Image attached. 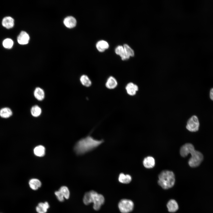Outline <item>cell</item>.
I'll list each match as a JSON object with an SVG mask.
<instances>
[{"mask_svg": "<svg viewBox=\"0 0 213 213\" xmlns=\"http://www.w3.org/2000/svg\"><path fill=\"white\" fill-rule=\"evenodd\" d=\"M103 142L102 140H96L89 135L76 143L74 147V151L78 155L83 154L95 149Z\"/></svg>", "mask_w": 213, "mask_h": 213, "instance_id": "6da1fadb", "label": "cell"}, {"mask_svg": "<svg viewBox=\"0 0 213 213\" xmlns=\"http://www.w3.org/2000/svg\"><path fill=\"white\" fill-rule=\"evenodd\" d=\"M35 97L38 101L43 100L45 97V93L43 90L40 87L36 88L34 92Z\"/></svg>", "mask_w": 213, "mask_h": 213, "instance_id": "e0dca14e", "label": "cell"}, {"mask_svg": "<svg viewBox=\"0 0 213 213\" xmlns=\"http://www.w3.org/2000/svg\"><path fill=\"white\" fill-rule=\"evenodd\" d=\"M104 201V199L103 196L93 191L86 193L83 198V203L86 205L93 203V208L96 210L99 209Z\"/></svg>", "mask_w": 213, "mask_h": 213, "instance_id": "7a4b0ae2", "label": "cell"}, {"mask_svg": "<svg viewBox=\"0 0 213 213\" xmlns=\"http://www.w3.org/2000/svg\"><path fill=\"white\" fill-rule=\"evenodd\" d=\"M63 22L66 27L71 28L75 26L77 22L74 17L70 16L64 18Z\"/></svg>", "mask_w": 213, "mask_h": 213, "instance_id": "30bf717a", "label": "cell"}, {"mask_svg": "<svg viewBox=\"0 0 213 213\" xmlns=\"http://www.w3.org/2000/svg\"><path fill=\"white\" fill-rule=\"evenodd\" d=\"M30 112L31 114L33 116L37 117L41 115L42 110L41 108L39 106L35 105L32 107Z\"/></svg>", "mask_w": 213, "mask_h": 213, "instance_id": "cb8c5ba5", "label": "cell"}, {"mask_svg": "<svg viewBox=\"0 0 213 213\" xmlns=\"http://www.w3.org/2000/svg\"><path fill=\"white\" fill-rule=\"evenodd\" d=\"M195 149L192 144L191 143H186L183 145L180 149V154L183 157H185L188 155L193 152Z\"/></svg>", "mask_w": 213, "mask_h": 213, "instance_id": "52a82bcc", "label": "cell"}, {"mask_svg": "<svg viewBox=\"0 0 213 213\" xmlns=\"http://www.w3.org/2000/svg\"><path fill=\"white\" fill-rule=\"evenodd\" d=\"M59 191H60L63 195L64 198L68 199L70 197V193L68 188L66 186H62L60 188Z\"/></svg>", "mask_w": 213, "mask_h": 213, "instance_id": "d4e9b609", "label": "cell"}, {"mask_svg": "<svg viewBox=\"0 0 213 213\" xmlns=\"http://www.w3.org/2000/svg\"><path fill=\"white\" fill-rule=\"evenodd\" d=\"M29 186L30 188L34 190H36L41 187V183L38 179L33 178L30 179L29 182Z\"/></svg>", "mask_w": 213, "mask_h": 213, "instance_id": "ac0fdd59", "label": "cell"}, {"mask_svg": "<svg viewBox=\"0 0 213 213\" xmlns=\"http://www.w3.org/2000/svg\"><path fill=\"white\" fill-rule=\"evenodd\" d=\"M209 97L210 99L213 101V88H212L210 90Z\"/></svg>", "mask_w": 213, "mask_h": 213, "instance_id": "f1b7e54d", "label": "cell"}, {"mask_svg": "<svg viewBox=\"0 0 213 213\" xmlns=\"http://www.w3.org/2000/svg\"><path fill=\"white\" fill-rule=\"evenodd\" d=\"M123 47L126 53L130 57L134 56V51L128 45L125 44Z\"/></svg>", "mask_w": 213, "mask_h": 213, "instance_id": "4316f807", "label": "cell"}, {"mask_svg": "<svg viewBox=\"0 0 213 213\" xmlns=\"http://www.w3.org/2000/svg\"><path fill=\"white\" fill-rule=\"evenodd\" d=\"M115 52L117 54L120 56L123 60L128 59L130 57L126 53L123 47L121 46H119L116 47Z\"/></svg>", "mask_w": 213, "mask_h": 213, "instance_id": "8fae6325", "label": "cell"}, {"mask_svg": "<svg viewBox=\"0 0 213 213\" xmlns=\"http://www.w3.org/2000/svg\"><path fill=\"white\" fill-rule=\"evenodd\" d=\"M30 37L28 34L24 31H21L17 37L18 43L20 44L25 45L28 43Z\"/></svg>", "mask_w": 213, "mask_h": 213, "instance_id": "9c48e42d", "label": "cell"}, {"mask_svg": "<svg viewBox=\"0 0 213 213\" xmlns=\"http://www.w3.org/2000/svg\"><path fill=\"white\" fill-rule=\"evenodd\" d=\"M55 194L59 201L62 202L64 201V197L60 191L59 190L58 191H56L55 192Z\"/></svg>", "mask_w": 213, "mask_h": 213, "instance_id": "83f0119b", "label": "cell"}, {"mask_svg": "<svg viewBox=\"0 0 213 213\" xmlns=\"http://www.w3.org/2000/svg\"><path fill=\"white\" fill-rule=\"evenodd\" d=\"M2 24L4 27L7 29H10L14 26V19L10 17H6L3 19Z\"/></svg>", "mask_w": 213, "mask_h": 213, "instance_id": "4fadbf2b", "label": "cell"}, {"mask_svg": "<svg viewBox=\"0 0 213 213\" xmlns=\"http://www.w3.org/2000/svg\"><path fill=\"white\" fill-rule=\"evenodd\" d=\"M12 114V110L9 108H4L0 110V116L2 118H8L11 116Z\"/></svg>", "mask_w": 213, "mask_h": 213, "instance_id": "7402d4cb", "label": "cell"}, {"mask_svg": "<svg viewBox=\"0 0 213 213\" xmlns=\"http://www.w3.org/2000/svg\"><path fill=\"white\" fill-rule=\"evenodd\" d=\"M125 89L127 93L131 96L135 95L138 90V87L137 85L133 83H128L125 87Z\"/></svg>", "mask_w": 213, "mask_h": 213, "instance_id": "ba28073f", "label": "cell"}, {"mask_svg": "<svg viewBox=\"0 0 213 213\" xmlns=\"http://www.w3.org/2000/svg\"><path fill=\"white\" fill-rule=\"evenodd\" d=\"M13 45V42L10 38H6L4 40L3 42V45L6 48L11 49Z\"/></svg>", "mask_w": 213, "mask_h": 213, "instance_id": "484cf974", "label": "cell"}, {"mask_svg": "<svg viewBox=\"0 0 213 213\" xmlns=\"http://www.w3.org/2000/svg\"><path fill=\"white\" fill-rule=\"evenodd\" d=\"M143 164L146 168L148 169L152 168L155 164V159L152 156H147L144 159L143 161Z\"/></svg>", "mask_w": 213, "mask_h": 213, "instance_id": "7c38bea8", "label": "cell"}, {"mask_svg": "<svg viewBox=\"0 0 213 213\" xmlns=\"http://www.w3.org/2000/svg\"><path fill=\"white\" fill-rule=\"evenodd\" d=\"M175 181V175L172 171L164 170L162 171L159 175L158 183L164 189H168L173 187Z\"/></svg>", "mask_w": 213, "mask_h": 213, "instance_id": "3957f363", "label": "cell"}, {"mask_svg": "<svg viewBox=\"0 0 213 213\" xmlns=\"http://www.w3.org/2000/svg\"><path fill=\"white\" fill-rule=\"evenodd\" d=\"M191 157L188 161L189 165L192 167L199 166L203 159V156L200 152L195 150L191 154Z\"/></svg>", "mask_w": 213, "mask_h": 213, "instance_id": "277c9868", "label": "cell"}, {"mask_svg": "<svg viewBox=\"0 0 213 213\" xmlns=\"http://www.w3.org/2000/svg\"><path fill=\"white\" fill-rule=\"evenodd\" d=\"M80 81L83 85L86 87H89L91 85V82L86 75H83L81 76L80 78Z\"/></svg>", "mask_w": 213, "mask_h": 213, "instance_id": "603a6c76", "label": "cell"}, {"mask_svg": "<svg viewBox=\"0 0 213 213\" xmlns=\"http://www.w3.org/2000/svg\"><path fill=\"white\" fill-rule=\"evenodd\" d=\"M118 207L122 213H129L133 210L134 204L130 200L122 199L119 202Z\"/></svg>", "mask_w": 213, "mask_h": 213, "instance_id": "5b68a950", "label": "cell"}, {"mask_svg": "<svg viewBox=\"0 0 213 213\" xmlns=\"http://www.w3.org/2000/svg\"><path fill=\"white\" fill-rule=\"evenodd\" d=\"M34 153L36 156L41 157L45 154V149L44 146L40 145L36 146L34 149Z\"/></svg>", "mask_w": 213, "mask_h": 213, "instance_id": "44dd1931", "label": "cell"}, {"mask_svg": "<svg viewBox=\"0 0 213 213\" xmlns=\"http://www.w3.org/2000/svg\"><path fill=\"white\" fill-rule=\"evenodd\" d=\"M118 180L121 183L128 184L131 181L132 177L129 175L125 174L123 173H121L119 176Z\"/></svg>", "mask_w": 213, "mask_h": 213, "instance_id": "ffe728a7", "label": "cell"}, {"mask_svg": "<svg viewBox=\"0 0 213 213\" xmlns=\"http://www.w3.org/2000/svg\"><path fill=\"white\" fill-rule=\"evenodd\" d=\"M199 122L197 117L196 115L191 116L188 120L186 125V129L191 132H196L198 130Z\"/></svg>", "mask_w": 213, "mask_h": 213, "instance_id": "8992f818", "label": "cell"}, {"mask_svg": "<svg viewBox=\"0 0 213 213\" xmlns=\"http://www.w3.org/2000/svg\"><path fill=\"white\" fill-rule=\"evenodd\" d=\"M117 85V82L113 77L110 76L107 79L105 85L108 89H112L115 88Z\"/></svg>", "mask_w": 213, "mask_h": 213, "instance_id": "9a60e30c", "label": "cell"}, {"mask_svg": "<svg viewBox=\"0 0 213 213\" xmlns=\"http://www.w3.org/2000/svg\"><path fill=\"white\" fill-rule=\"evenodd\" d=\"M97 50L100 52H103L109 47V44L106 41L100 40L97 43L96 45Z\"/></svg>", "mask_w": 213, "mask_h": 213, "instance_id": "d6986e66", "label": "cell"}, {"mask_svg": "<svg viewBox=\"0 0 213 213\" xmlns=\"http://www.w3.org/2000/svg\"><path fill=\"white\" fill-rule=\"evenodd\" d=\"M167 207L168 211L171 212H175L178 209V206L177 202L174 199H171L168 202Z\"/></svg>", "mask_w": 213, "mask_h": 213, "instance_id": "2e32d148", "label": "cell"}, {"mask_svg": "<svg viewBox=\"0 0 213 213\" xmlns=\"http://www.w3.org/2000/svg\"><path fill=\"white\" fill-rule=\"evenodd\" d=\"M49 207V206L48 202H41L36 207V210L38 213H46Z\"/></svg>", "mask_w": 213, "mask_h": 213, "instance_id": "5bb4252c", "label": "cell"}]
</instances>
